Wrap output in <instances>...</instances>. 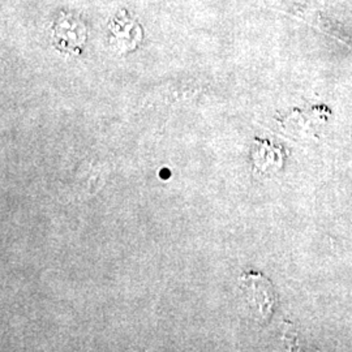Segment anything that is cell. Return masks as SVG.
Listing matches in <instances>:
<instances>
[{
  "instance_id": "obj_1",
  "label": "cell",
  "mask_w": 352,
  "mask_h": 352,
  "mask_svg": "<svg viewBox=\"0 0 352 352\" xmlns=\"http://www.w3.org/2000/svg\"><path fill=\"white\" fill-rule=\"evenodd\" d=\"M240 289L252 317L258 321H266L273 315L277 298L267 278L260 273H244L240 277Z\"/></svg>"
}]
</instances>
